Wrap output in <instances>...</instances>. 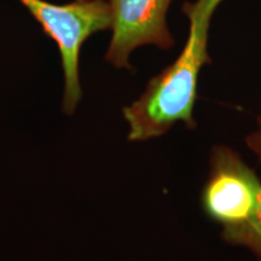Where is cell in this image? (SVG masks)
<instances>
[{
	"mask_svg": "<svg viewBox=\"0 0 261 261\" xmlns=\"http://www.w3.org/2000/svg\"><path fill=\"white\" fill-rule=\"evenodd\" d=\"M56 41L64 73L63 110L73 114L81 92L79 57L81 46L97 32L112 29L113 19L106 0H76L67 5H55L45 0H18Z\"/></svg>",
	"mask_w": 261,
	"mask_h": 261,
	"instance_id": "cell-1",
	"label": "cell"
},
{
	"mask_svg": "<svg viewBox=\"0 0 261 261\" xmlns=\"http://www.w3.org/2000/svg\"><path fill=\"white\" fill-rule=\"evenodd\" d=\"M221 236L227 243L252 250L261 261V192L253 217L240 226L223 228Z\"/></svg>",
	"mask_w": 261,
	"mask_h": 261,
	"instance_id": "cell-4",
	"label": "cell"
},
{
	"mask_svg": "<svg viewBox=\"0 0 261 261\" xmlns=\"http://www.w3.org/2000/svg\"><path fill=\"white\" fill-rule=\"evenodd\" d=\"M112 12V40L106 60L119 69H130L129 55L143 45L169 50L175 41L167 25L173 0H106Z\"/></svg>",
	"mask_w": 261,
	"mask_h": 261,
	"instance_id": "cell-3",
	"label": "cell"
},
{
	"mask_svg": "<svg viewBox=\"0 0 261 261\" xmlns=\"http://www.w3.org/2000/svg\"><path fill=\"white\" fill-rule=\"evenodd\" d=\"M260 192V179L241 156L228 146H214L202 190L205 215L223 228L240 226L253 217Z\"/></svg>",
	"mask_w": 261,
	"mask_h": 261,
	"instance_id": "cell-2",
	"label": "cell"
},
{
	"mask_svg": "<svg viewBox=\"0 0 261 261\" xmlns=\"http://www.w3.org/2000/svg\"><path fill=\"white\" fill-rule=\"evenodd\" d=\"M247 144L248 148L259 158V161L261 162V116L257 119L256 129L247 137Z\"/></svg>",
	"mask_w": 261,
	"mask_h": 261,
	"instance_id": "cell-5",
	"label": "cell"
}]
</instances>
